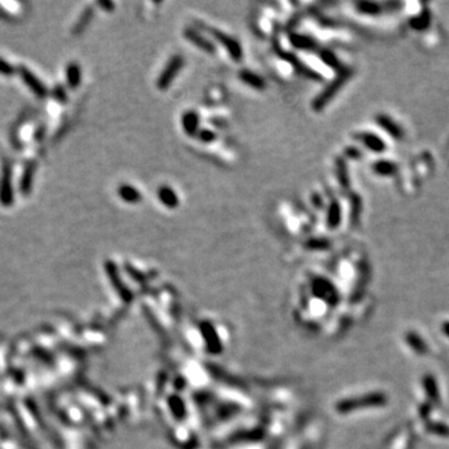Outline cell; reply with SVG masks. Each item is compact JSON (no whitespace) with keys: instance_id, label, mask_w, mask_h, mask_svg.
<instances>
[{"instance_id":"obj_1","label":"cell","mask_w":449,"mask_h":449,"mask_svg":"<svg viewBox=\"0 0 449 449\" xmlns=\"http://www.w3.org/2000/svg\"><path fill=\"white\" fill-rule=\"evenodd\" d=\"M352 74H353V72H352L351 69L341 70V72L338 73V75L335 78V80H333L331 84H328V85L326 86L325 90L322 91L319 95H317L316 99L313 100V102H312L313 109L316 110V111H322V109H324L326 105L337 95L338 91H340L341 89L345 86V84L351 79Z\"/></svg>"},{"instance_id":"obj_2","label":"cell","mask_w":449,"mask_h":449,"mask_svg":"<svg viewBox=\"0 0 449 449\" xmlns=\"http://www.w3.org/2000/svg\"><path fill=\"white\" fill-rule=\"evenodd\" d=\"M183 64H185V60L181 55H175L171 59L169 60L167 65L165 67V69L162 70L161 75L157 78L156 86L160 90H166L170 85L172 84L176 75L180 73V70L182 69Z\"/></svg>"},{"instance_id":"obj_3","label":"cell","mask_w":449,"mask_h":449,"mask_svg":"<svg viewBox=\"0 0 449 449\" xmlns=\"http://www.w3.org/2000/svg\"><path fill=\"white\" fill-rule=\"evenodd\" d=\"M209 33L221 44L224 48L227 50V52L230 54V56L232 57L235 61H240L242 59V46L241 44L236 40L235 38L232 36L227 35V34L224 33V31L219 30V29H215V28H207Z\"/></svg>"},{"instance_id":"obj_4","label":"cell","mask_w":449,"mask_h":449,"mask_svg":"<svg viewBox=\"0 0 449 449\" xmlns=\"http://www.w3.org/2000/svg\"><path fill=\"white\" fill-rule=\"evenodd\" d=\"M14 202V193L12 186V165L4 161L0 175V204L3 206H12Z\"/></svg>"},{"instance_id":"obj_5","label":"cell","mask_w":449,"mask_h":449,"mask_svg":"<svg viewBox=\"0 0 449 449\" xmlns=\"http://www.w3.org/2000/svg\"><path fill=\"white\" fill-rule=\"evenodd\" d=\"M18 70H19V74H20V76H22V79H23V81L25 83V85L28 86V88L30 89V90L33 91L36 96H38V98H45V96L48 95V93H49L48 88H46V86L44 85L40 80H39L38 76H36L35 74H33V73H31L28 68L20 67Z\"/></svg>"},{"instance_id":"obj_6","label":"cell","mask_w":449,"mask_h":449,"mask_svg":"<svg viewBox=\"0 0 449 449\" xmlns=\"http://www.w3.org/2000/svg\"><path fill=\"white\" fill-rule=\"evenodd\" d=\"M183 35H185V38L190 43H193L194 45L204 50V51L209 52V54H215L216 52V48H215L214 44L210 40H207L204 35H201L196 29L186 28L185 31H183Z\"/></svg>"},{"instance_id":"obj_7","label":"cell","mask_w":449,"mask_h":449,"mask_svg":"<svg viewBox=\"0 0 449 449\" xmlns=\"http://www.w3.org/2000/svg\"><path fill=\"white\" fill-rule=\"evenodd\" d=\"M281 56H282L286 61L290 62V64L295 68L296 72L299 73L301 75L312 79V80H316V81L321 80V75L317 74V73H314L313 70L309 69V68H307L303 62L299 61L297 57H296L293 54H291V52H281Z\"/></svg>"},{"instance_id":"obj_8","label":"cell","mask_w":449,"mask_h":449,"mask_svg":"<svg viewBox=\"0 0 449 449\" xmlns=\"http://www.w3.org/2000/svg\"><path fill=\"white\" fill-rule=\"evenodd\" d=\"M157 199H159L160 202H161L164 206H166L167 209H176V207L178 206V204H180L175 191L172 190L170 186L166 185L160 186V187L157 188Z\"/></svg>"},{"instance_id":"obj_9","label":"cell","mask_w":449,"mask_h":449,"mask_svg":"<svg viewBox=\"0 0 449 449\" xmlns=\"http://www.w3.org/2000/svg\"><path fill=\"white\" fill-rule=\"evenodd\" d=\"M290 43L295 46L296 49L299 50H309V51H313L318 48L316 40L313 38L308 35H303V34H297L292 33L290 35Z\"/></svg>"},{"instance_id":"obj_10","label":"cell","mask_w":449,"mask_h":449,"mask_svg":"<svg viewBox=\"0 0 449 449\" xmlns=\"http://www.w3.org/2000/svg\"><path fill=\"white\" fill-rule=\"evenodd\" d=\"M182 127L188 136H196L200 131V116L196 111L191 110L183 114Z\"/></svg>"},{"instance_id":"obj_11","label":"cell","mask_w":449,"mask_h":449,"mask_svg":"<svg viewBox=\"0 0 449 449\" xmlns=\"http://www.w3.org/2000/svg\"><path fill=\"white\" fill-rule=\"evenodd\" d=\"M117 195L126 204L133 205L139 204L141 201V199H143V196L139 193L138 188L134 187L133 185H129V183H124V185L117 187Z\"/></svg>"},{"instance_id":"obj_12","label":"cell","mask_w":449,"mask_h":449,"mask_svg":"<svg viewBox=\"0 0 449 449\" xmlns=\"http://www.w3.org/2000/svg\"><path fill=\"white\" fill-rule=\"evenodd\" d=\"M357 138L359 139L362 144H363L366 148H368L371 151L373 152H383L386 149L384 143L378 138L377 135L371 133H361L357 135Z\"/></svg>"},{"instance_id":"obj_13","label":"cell","mask_w":449,"mask_h":449,"mask_svg":"<svg viewBox=\"0 0 449 449\" xmlns=\"http://www.w3.org/2000/svg\"><path fill=\"white\" fill-rule=\"evenodd\" d=\"M238 78L241 79L242 83H245L246 85L251 86V88L257 89V90H262L265 89L266 86V83H265V79L262 76L257 75L256 73L253 72H249L247 69H243L238 73Z\"/></svg>"},{"instance_id":"obj_14","label":"cell","mask_w":449,"mask_h":449,"mask_svg":"<svg viewBox=\"0 0 449 449\" xmlns=\"http://www.w3.org/2000/svg\"><path fill=\"white\" fill-rule=\"evenodd\" d=\"M406 342L417 354H421L423 356L428 352V347L423 341V338L421 336L417 335L416 332H408L406 335Z\"/></svg>"},{"instance_id":"obj_15","label":"cell","mask_w":449,"mask_h":449,"mask_svg":"<svg viewBox=\"0 0 449 449\" xmlns=\"http://www.w3.org/2000/svg\"><path fill=\"white\" fill-rule=\"evenodd\" d=\"M67 81L70 89H76L81 84V69L76 62H69L67 67Z\"/></svg>"},{"instance_id":"obj_16","label":"cell","mask_w":449,"mask_h":449,"mask_svg":"<svg viewBox=\"0 0 449 449\" xmlns=\"http://www.w3.org/2000/svg\"><path fill=\"white\" fill-rule=\"evenodd\" d=\"M377 124L382 126L386 131H387L390 135H392L393 138L398 139L402 136V129L393 121L391 117L386 116V115H378L377 116Z\"/></svg>"},{"instance_id":"obj_17","label":"cell","mask_w":449,"mask_h":449,"mask_svg":"<svg viewBox=\"0 0 449 449\" xmlns=\"http://www.w3.org/2000/svg\"><path fill=\"white\" fill-rule=\"evenodd\" d=\"M34 174H35V165L31 164L26 167L24 174L22 176V180H20V191H22L23 195H29L31 193Z\"/></svg>"},{"instance_id":"obj_18","label":"cell","mask_w":449,"mask_h":449,"mask_svg":"<svg viewBox=\"0 0 449 449\" xmlns=\"http://www.w3.org/2000/svg\"><path fill=\"white\" fill-rule=\"evenodd\" d=\"M341 224V205L337 201H332L327 210V226L337 228Z\"/></svg>"},{"instance_id":"obj_19","label":"cell","mask_w":449,"mask_h":449,"mask_svg":"<svg viewBox=\"0 0 449 449\" xmlns=\"http://www.w3.org/2000/svg\"><path fill=\"white\" fill-rule=\"evenodd\" d=\"M318 56L321 57V60L325 62L326 65H327V67L337 70L338 73H340L341 70H343L342 64L340 62V60H338L337 56H336L332 51H330V50H327V49L318 50Z\"/></svg>"},{"instance_id":"obj_20","label":"cell","mask_w":449,"mask_h":449,"mask_svg":"<svg viewBox=\"0 0 449 449\" xmlns=\"http://www.w3.org/2000/svg\"><path fill=\"white\" fill-rule=\"evenodd\" d=\"M423 386L427 396L432 402H438L439 399V391H438L437 382H435L434 377L430 374H427L423 378Z\"/></svg>"},{"instance_id":"obj_21","label":"cell","mask_w":449,"mask_h":449,"mask_svg":"<svg viewBox=\"0 0 449 449\" xmlns=\"http://www.w3.org/2000/svg\"><path fill=\"white\" fill-rule=\"evenodd\" d=\"M336 170H337L338 182L341 183V186L343 188H348L349 185H351V181H349L347 165H346L345 160L337 159V161H336Z\"/></svg>"},{"instance_id":"obj_22","label":"cell","mask_w":449,"mask_h":449,"mask_svg":"<svg viewBox=\"0 0 449 449\" xmlns=\"http://www.w3.org/2000/svg\"><path fill=\"white\" fill-rule=\"evenodd\" d=\"M373 170L374 172L377 174L383 175V176H388V175H393L397 170L396 165L393 162H388V161H378L375 162L373 165Z\"/></svg>"},{"instance_id":"obj_23","label":"cell","mask_w":449,"mask_h":449,"mask_svg":"<svg viewBox=\"0 0 449 449\" xmlns=\"http://www.w3.org/2000/svg\"><path fill=\"white\" fill-rule=\"evenodd\" d=\"M357 9L359 13L367 15H377L380 13V7L377 3H367V2H361L357 4Z\"/></svg>"},{"instance_id":"obj_24","label":"cell","mask_w":449,"mask_h":449,"mask_svg":"<svg viewBox=\"0 0 449 449\" xmlns=\"http://www.w3.org/2000/svg\"><path fill=\"white\" fill-rule=\"evenodd\" d=\"M352 212H351V220L353 222V225H356L358 222L359 216H361V199L358 196L353 195L352 196Z\"/></svg>"},{"instance_id":"obj_25","label":"cell","mask_w":449,"mask_h":449,"mask_svg":"<svg viewBox=\"0 0 449 449\" xmlns=\"http://www.w3.org/2000/svg\"><path fill=\"white\" fill-rule=\"evenodd\" d=\"M91 15H93V9H86L85 13H84V14H83V17H81V19L79 20L78 24L75 25L74 30H75L76 34L81 33V31H83L84 29L86 28V25H88L89 22H90Z\"/></svg>"},{"instance_id":"obj_26","label":"cell","mask_w":449,"mask_h":449,"mask_svg":"<svg viewBox=\"0 0 449 449\" xmlns=\"http://www.w3.org/2000/svg\"><path fill=\"white\" fill-rule=\"evenodd\" d=\"M198 138L200 139L201 143L210 144L212 143V141H215V139H216V134L211 130H207V129H200V131L198 133Z\"/></svg>"},{"instance_id":"obj_27","label":"cell","mask_w":449,"mask_h":449,"mask_svg":"<svg viewBox=\"0 0 449 449\" xmlns=\"http://www.w3.org/2000/svg\"><path fill=\"white\" fill-rule=\"evenodd\" d=\"M15 72H17V69L10 62H8L7 60L0 57V75L12 76L15 74Z\"/></svg>"},{"instance_id":"obj_28","label":"cell","mask_w":449,"mask_h":449,"mask_svg":"<svg viewBox=\"0 0 449 449\" xmlns=\"http://www.w3.org/2000/svg\"><path fill=\"white\" fill-rule=\"evenodd\" d=\"M52 95L59 102H65L67 101V91H65L64 86L56 85L52 90Z\"/></svg>"},{"instance_id":"obj_29","label":"cell","mask_w":449,"mask_h":449,"mask_svg":"<svg viewBox=\"0 0 449 449\" xmlns=\"http://www.w3.org/2000/svg\"><path fill=\"white\" fill-rule=\"evenodd\" d=\"M309 247H327L328 241H326L325 238H313V240L308 241Z\"/></svg>"},{"instance_id":"obj_30","label":"cell","mask_w":449,"mask_h":449,"mask_svg":"<svg viewBox=\"0 0 449 449\" xmlns=\"http://www.w3.org/2000/svg\"><path fill=\"white\" fill-rule=\"evenodd\" d=\"M312 202H313V205L316 207H322V205H324L322 198L318 195V194H314V195L312 196Z\"/></svg>"},{"instance_id":"obj_31","label":"cell","mask_w":449,"mask_h":449,"mask_svg":"<svg viewBox=\"0 0 449 449\" xmlns=\"http://www.w3.org/2000/svg\"><path fill=\"white\" fill-rule=\"evenodd\" d=\"M346 154H347V156H349V157H359V156H361V152H359L358 150L354 149V148H348L347 150H346Z\"/></svg>"},{"instance_id":"obj_32","label":"cell","mask_w":449,"mask_h":449,"mask_svg":"<svg viewBox=\"0 0 449 449\" xmlns=\"http://www.w3.org/2000/svg\"><path fill=\"white\" fill-rule=\"evenodd\" d=\"M99 5L100 7L105 8V10H106V12H112V9H114V4L110 2H101V3H99Z\"/></svg>"}]
</instances>
